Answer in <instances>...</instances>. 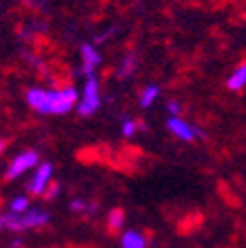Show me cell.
<instances>
[{"mask_svg": "<svg viewBox=\"0 0 246 248\" xmlns=\"http://www.w3.org/2000/svg\"><path fill=\"white\" fill-rule=\"evenodd\" d=\"M33 2H38V5H40V2H45V0H33Z\"/></svg>", "mask_w": 246, "mask_h": 248, "instance_id": "7402d4cb", "label": "cell"}, {"mask_svg": "<svg viewBox=\"0 0 246 248\" xmlns=\"http://www.w3.org/2000/svg\"><path fill=\"white\" fill-rule=\"evenodd\" d=\"M53 175V166L49 162H42V164L36 166V173H33V180L29 182V193L33 195H42L49 188V182H51Z\"/></svg>", "mask_w": 246, "mask_h": 248, "instance_id": "8992f818", "label": "cell"}, {"mask_svg": "<svg viewBox=\"0 0 246 248\" xmlns=\"http://www.w3.org/2000/svg\"><path fill=\"white\" fill-rule=\"evenodd\" d=\"M120 248H147V237L140 231H124L120 237Z\"/></svg>", "mask_w": 246, "mask_h": 248, "instance_id": "ba28073f", "label": "cell"}, {"mask_svg": "<svg viewBox=\"0 0 246 248\" xmlns=\"http://www.w3.org/2000/svg\"><path fill=\"white\" fill-rule=\"evenodd\" d=\"M27 104L40 115H65L78 107L80 93L73 87L60 91H47V89H27Z\"/></svg>", "mask_w": 246, "mask_h": 248, "instance_id": "6da1fadb", "label": "cell"}, {"mask_svg": "<svg viewBox=\"0 0 246 248\" xmlns=\"http://www.w3.org/2000/svg\"><path fill=\"white\" fill-rule=\"evenodd\" d=\"M138 129H144L142 122H135V120H131V118H127L122 122V135H124V138H133Z\"/></svg>", "mask_w": 246, "mask_h": 248, "instance_id": "9a60e30c", "label": "cell"}, {"mask_svg": "<svg viewBox=\"0 0 246 248\" xmlns=\"http://www.w3.org/2000/svg\"><path fill=\"white\" fill-rule=\"evenodd\" d=\"M166 108H169L171 115H180V104L173 102V100H171V102H166Z\"/></svg>", "mask_w": 246, "mask_h": 248, "instance_id": "d6986e66", "label": "cell"}, {"mask_svg": "<svg viewBox=\"0 0 246 248\" xmlns=\"http://www.w3.org/2000/svg\"><path fill=\"white\" fill-rule=\"evenodd\" d=\"M58 191H60V186H58V184L49 186V188H47V193H45V197H47V200H53V197L58 195Z\"/></svg>", "mask_w": 246, "mask_h": 248, "instance_id": "ac0fdd59", "label": "cell"}, {"mask_svg": "<svg viewBox=\"0 0 246 248\" xmlns=\"http://www.w3.org/2000/svg\"><path fill=\"white\" fill-rule=\"evenodd\" d=\"M33 166H38V153L36 151H22L11 160V164L7 166L5 177L7 180H16V177L25 175L27 170H31Z\"/></svg>", "mask_w": 246, "mask_h": 248, "instance_id": "3957f363", "label": "cell"}, {"mask_svg": "<svg viewBox=\"0 0 246 248\" xmlns=\"http://www.w3.org/2000/svg\"><path fill=\"white\" fill-rule=\"evenodd\" d=\"M102 104V98H100V84H98V78L96 76H89L84 80V87H82V95L78 100V107L76 111L82 115V118H89L93 115L100 108Z\"/></svg>", "mask_w": 246, "mask_h": 248, "instance_id": "7a4b0ae2", "label": "cell"}, {"mask_svg": "<svg viewBox=\"0 0 246 248\" xmlns=\"http://www.w3.org/2000/svg\"><path fill=\"white\" fill-rule=\"evenodd\" d=\"M5 151V140H0V153Z\"/></svg>", "mask_w": 246, "mask_h": 248, "instance_id": "44dd1931", "label": "cell"}, {"mask_svg": "<svg viewBox=\"0 0 246 248\" xmlns=\"http://www.w3.org/2000/svg\"><path fill=\"white\" fill-rule=\"evenodd\" d=\"M166 126H169L171 133H173L178 140H182V142H193L195 138H204V131L193 126V124H189L186 120L178 118V115H171Z\"/></svg>", "mask_w": 246, "mask_h": 248, "instance_id": "277c9868", "label": "cell"}, {"mask_svg": "<svg viewBox=\"0 0 246 248\" xmlns=\"http://www.w3.org/2000/svg\"><path fill=\"white\" fill-rule=\"evenodd\" d=\"M80 58H82L80 71L87 78L93 76L96 69L100 67V62H102V56H100V51H98V46L93 45V42H84V45H80Z\"/></svg>", "mask_w": 246, "mask_h": 248, "instance_id": "5b68a950", "label": "cell"}, {"mask_svg": "<svg viewBox=\"0 0 246 248\" xmlns=\"http://www.w3.org/2000/svg\"><path fill=\"white\" fill-rule=\"evenodd\" d=\"M0 228L2 231H20V215L7 211L0 213Z\"/></svg>", "mask_w": 246, "mask_h": 248, "instance_id": "7c38bea8", "label": "cell"}, {"mask_svg": "<svg viewBox=\"0 0 246 248\" xmlns=\"http://www.w3.org/2000/svg\"><path fill=\"white\" fill-rule=\"evenodd\" d=\"M9 211L16 213V215H22V213H27V211H29V200H27L25 195L14 197V200L9 202Z\"/></svg>", "mask_w": 246, "mask_h": 248, "instance_id": "5bb4252c", "label": "cell"}, {"mask_svg": "<svg viewBox=\"0 0 246 248\" xmlns=\"http://www.w3.org/2000/svg\"><path fill=\"white\" fill-rule=\"evenodd\" d=\"M115 31H118V27L113 25L111 29H107V31H102V33H98L96 36V42H93V45H100V42H104V40H109V38L113 36V33H115Z\"/></svg>", "mask_w": 246, "mask_h": 248, "instance_id": "2e32d148", "label": "cell"}, {"mask_svg": "<svg viewBox=\"0 0 246 248\" xmlns=\"http://www.w3.org/2000/svg\"><path fill=\"white\" fill-rule=\"evenodd\" d=\"M135 69H138V56H135V53H127V56L122 58V62H120V67H118V78L124 80V78H129Z\"/></svg>", "mask_w": 246, "mask_h": 248, "instance_id": "30bf717a", "label": "cell"}, {"mask_svg": "<svg viewBox=\"0 0 246 248\" xmlns=\"http://www.w3.org/2000/svg\"><path fill=\"white\" fill-rule=\"evenodd\" d=\"M71 208L76 213H87L89 211V204L84 200H71Z\"/></svg>", "mask_w": 246, "mask_h": 248, "instance_id": "e0dca14e", "label": "cell"}, {"mask_svg": "<svg viewBox=\"0 0 246 248\" xmlns=\"http://www.w3.org/2000/svg\"><path fill=\"white\" fill-rule=\"evenodd\" d=\"M226 87L231 89V91H240V89L246 87V62H242L240 67H237L235 71L229 76V80H226Z\"/></svg>", "mask_w": 246, "mask_h": 248, "instance_id": "9c48e42d", "label": "cell"}, {"mask_svg": "<svg viewBox=\"0 0 246 248\" xmlns=\"http://www.w3.org/2000/svg\"><path fill=\"white\" fill-rule=\"evenodd\" d=\"M158 95H160V87H158V84H149V87H144L142 93H140V107L149 108L151 104L158 100Z\"/></svg>", "mask_w": 246, "mask_h": 248, "instance_id": "8fae6325", "label": "cell"}, {"mask_svg": "<svg viewBox=\"0 0 246 248\" xmlns=\"http://www.w3.org/2000/svg\"><path fill=\"white\" fill-rule=\"evenodd\" d=\"M11 246H14V248H20L22 246V239H14V242H11Z\"/></svg>", "mask_w": 246, "mask_h": 248, "instance_id": "ffe728a7", "label": "cell"}, {"mask_svg": "<svg viewBox=\"0 0 246 248\" xmlns=\"http://www.w3.org/2000/svg\"><path fill=\"white\" fill-rule=\"evenodd\" d=\"M51 222V215L40 208H29L27 213L20 215V231H29V228H42Z\"/></svg>", "mask_w": 246, "mask_h": 248, "instance_id": "52a82bcc", "label": "cell"}, {"mask_svg": "<svg viewBox=\"0 0 246 248\" xmlns=\"http://www.w3.org/2000/svg\"><path fill=\"white\" fill-rule=\"evenodd\" d=\"M107 226L111 231H120L124 226V211L122 208H113L111 213L107 215Z\"/></svg>", "mask_w": 246, "mask_h": 248, "instance_id": "4fadbf2b", "label": "cell"}]
</instances>
